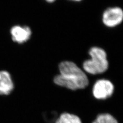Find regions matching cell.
<instances>
[{
	"instance_id": "obj_10",
	"label": "cell",
	"mask_w": 123,
	"mask_h": 123,
	"mask_svg": "<svg viewBox=\"0 0 123 123\" xmlns=\"http://www.w3.org/2000/svg\"><path fill=\"white\" fill-rule=\"evenodd\" d=\"M71 1H76V2H79L82 1V0H71Z\"/></svg>"
},
{
	"instance_id": "obj_1",
	"label": "cell",
	"mask_w": 123,
	"mask_h": 123,
	"mask_svg": "<svg viewBox=\"0 0 123 123\" xmlns=\"http://www.w3.org/2000/svg\"><path fill=\"white\" fill-rule=\"evenodd\" d=\"M60 74L53 79L54 83L61 87L71 90L83 89L89 84L86 74L74 62L64 61L59 66Z\"/></svg>"
},
{
	"instance_id": "obj_7",
	"label": "cell",
	"mask_w": 123,
	"mask_h": 123,
	"mask_svg": "<svg viewBox=\"0 0 123 123\" xmlns=\"http://www.w3.org/2000/svg\"><path fill=\"white\" fill-rule=\"evenodd\" d=\"M55 123H82V121L78 115L68 112H64L56 119Z\"/></svg>"
},
{
	"instance_id": "obj_3",
	"label": "cell",
	"mask_w": 123,
	"mask_h": 123,
	"mask_svg": "<svg viewBox=\"0 0 123 123\" xmlns=\"http://www.w3.org/2000/svg\"><path fill=\"white\" fill-rule=\"evenodd\" d=\"M114 90L112 83L106 79L98 80L92 88V94L97 99L104 100L110 98Z\"/></svg>"
},
{
	"instance_id": "obj_4",
	"label": "cell",
	"mask_w": 123,
	"mask_h": 123,
	"mask_svg": "<svg viewBox=\"0 0 123 123\" xmlns=\"http://www.w3.org/2000/svg\"><path fill=\"white\" fill-rule=\"evenodd\" d=\"M123 20V11L120 7L107 9L103 14V22L108 27H114L120 24Z\"/></svg>"
},
{
	"instance_id": "obj_9",
	"label": "cell",
	"mask_w": 123,
	"mask_h": 123,
	"mask_svg": "<svg viewBox=\"0 0 123 123\" xmlns=\"http://www.w3.org/2000/svg\"><path fill=\"white\" fill-rule=\"evenodd\" d=\"M46 1L48 3H52L53 2H55V0H46Z\"/></svg>"
},
{
	"instance_id": "obj_8",
	"label": "cell",
	"mask_w": 123,
	"mask_h": 123,
	"mask_svg": "<svg viewBox=\"0 0 123 123\" xmlns=\"http://www.w3.org/2000/svg\"><path fill=\"white\" fill-rule=\"evenodd\" d=\"M92 123H118V122L112 115L105 113L98 114Z\"/></svg>"
},
{
	"instance_id": "obj_2",
	"label": "cell",
	"mask_w": 123,
	"mask_h": 123,
	"mask_svg": "<svg viewBox=\"0 0 123 123\" xmlns=\"http://www.w3.org/2000/svg\"><path fill=\"white\" fill-rule=\"evenodd\" d=\"M91 59L86 60L83 64V67L88 74H101L108 68L109 64L106 51L98 47H92L89 51Z\"/></svg>"
},
{
	"instance_id": "obj_6",
	"label": "cell",
	"mask_w": 123,
	"mask_h": 123,
	"mask_svg": "<svg viewBox=\"0 0 123 123\" xmlns=\"http://www.w3.org/2000/svg\"><path fill=\"white\" fill-rule=\"evenodd\" d=\"M13 88V83L9 73L4 70L0 71V94L8 95Z\"/></svg>"
},
{
	"instance_id": "obj_5",
	"label": "cell",
	"mask_w": 123,
	"mask_h": 123,
	"mask_svg": "<svg viewBox=\"0 0 123 123\" xmlns=\"http://www.w3.org/2000/svg\"><path fill=\"white\" fill-rule=\"evenodd\" d=\"M12 40L18 44L28 41L31 36V30L28 26H14L10 30Z\"/></svg>"
}]
</instances>
